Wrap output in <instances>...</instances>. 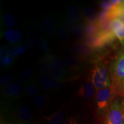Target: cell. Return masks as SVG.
Listing matches in <instances>:
<instances>
[{
    "label": "cell",
    "mask_w": 124,
    "mask_h": 124,
    "mask_svg": "<svg viewBox=\"0 0 124 124\" xmlns=\"http://www.w3.org/2000/svg\"><path fill=\"white\" fill-rule=\"evenodd\" d=\"M64 117V113L59 111L46 117V119L50 124H62Z\"/></svg>",
    "instance_id": "cell-19"
},
{
    "label": "cell",
    "mask_w": 124,
    "mask_h": 124,
    "mask_svg": "<svg viewBox=\"0 0 124 124\" xmlns=\"http://www.w3.org/2000/svg\"><path fill=\"white\" fill-rule=\"evenodd\" d=\"M18 117L21 123L27 124L32 117L30 110L25 105H21L18 108Z\"/></svg>",
    "instance_id": "cell-14"
},
{
    "label": "cell",
    "mask_w": 124,
    "mask_h": 124,
    "mask_svg": "<svg viewBox=\"0 0 124 124\" xmlns=\"http://www.w3.org/2000/svg\"><path fill=\"white\" fill-rule=\"evenodd\" d=\"M23 89L18 82H13L3 89V96L6 98L19 97L23 94Z\"/></svg>",
    "instance_id": "cell-6"
},
{
    "label": "cell",
    "mask_w": 124,
    "mask_h": 124,
    "mask_svg": "<svg viewBox=\"0 0 124 124\" xmlns=\"http://www.w3.org/2000/svg\"><path fill=\"white\" fill-rule=\"evenodd\" d=\"M62 124H77V122L75 121V120L72 118H70L69 120H67L65 121L64 122H63Z\"/></svg>",
    "instance_id": "cell-31"
},
{
    "label": "cell",
    "mask_w": 124,
    "mask_h": 124,
    "mask_svg": "<svg viewBox=\"0 0 124 124\" xmlns=\"http://www.w3.org/2000/svg\"><path fill=\"white\" fill-rule=\"evenodd\" d=\"M12 80V76L9 74H5L1 78L0 84L1 86H7L10 84Z\"/></svg>",
    "instance_id": "cell-29"
},
{
    "label": "cell",
    "mask_w": 124,
    "mask_h": 124,
    "mask_svg": "<svg viewBox=\"0 0 124 124\" xmlns=\"http://www.w3.org/2000/svg\"><path fill=\"white\" fill-rule=\"evenodd\" d=\"M1 124H20L18 123H17V122H4L2 123H1Z\"/></svg>",
    "instance_id": "cell-32"
},
{
    "label": "cell",
    "mask_w": 124,
    "mask_h": 124,
    "mask_svg": "<svg viewBox=\"0 0 124 124\" xmlns=\"http://www.w3.org/2000/svg\"><path fill=\"white\" fill-rule=\"evenodd\" d=\"M39 82L41 86L46 90H51L55 87L56 80L49 76H41L39 78Z\"/></svg>",
    "instance_id": "cell-16"
},
{
    "label": "cell",
    "mask_w": 124,
    "mask_h": 124,
    "mask_svg": "<svg viewBox=\"0 0 124 124\" xmlns=\"http://www.w3.org/2000/svg\"><path fill=\"white\" fill-rule=\"evenodd\" d=\"M111 31L124 47V23L119 18L111 20Z\"/></svg>",
    "instance_id": "cell-7"
},
{
    "label": "cell",
    "mask_w": 124,
    "mask_h": 124,
    "mask_svg": "<svg viewBox=\"0 0 124 124\" xmlns=\"http://www.w3.org/2000/svg\"><path fill=\"white\" fill-rule=\"evenodd\" d=\"M41 27L43 32L46 35L51 36L55 32L56 25L53 17L48 16L43 19L41 21Z\"/></svg>",
    "instance_id": "cell-9"
},
{
    "label": "cell",
    "mask_w": 124,
    "mask_h": 124,
    "mask_svg": "<svg viewBox=\"0 0 124 124\" xmlns=\"http://www.w3.org/2000/svg\"><path fill=\"white\" fill-rule=\"evenodd\" d=\"M33 75L32 70L29 67H26L21 71L20 75V79L23 83H26L28 82Z\"/></svg>",
    "instance_id": "cell-23"
},
{
    "label": "cell",
    "mask_w": 124,
    "mask_h": 124,
    "mask_svg": "<svg viewBox=\"0 0 124 124\" xmlns=\"http://www.w3.org/2000/svg\"><path fill=\"white\" fill-rule=\"evenodd\" d=\"M51 57L52 55H46L40 62V70L44 75L50 76L51 74Z\"/></svg>",
    "instance_id": "cell-13"
},
{
    "label": "cell",
    "mask_w": 124,
    "mask_h": 124,
    "mask_svg": "<svg viewBox=\"0 0 124 124\" xmlns=\"http://www.w3.org/2000/svg\"><path fill=\"white\" fill-rule=\"evenodd\" d=\"M84 15L87 23H95L98 22L97 13L95 9L92 7H87L84 10Z\"/></svg>",
    "instance_id": "cell-17"
},
{
    "label": "cell",
    "mask_w": 124,
    "mask_h": 124,
    "mask_svg": "<svg viewBox=\"0 0 124 124\" xmlns=\"http://www.w3.org/2000/svg\"><path fill=\"white\" fill-rule=\"evenodd\" d=\"M25 50V48L24 46H20L12 48L10 51V53H9V54L11 55L13 58H16V57L22 55L23 54H24Z\"/></svg>",
    "instance_id": "cell-26"
},
{
    "label": "cell",
    "mask_w": 124,
    "mask_h": 124,
    "mask_svg": "<svg viewBox=\"0 0 124 124\" xmlns=\"http://www.w3.org/2000/svg\"><path fill=\"white\" fill-rule=\"evenodd\" d=\"M83 29L86 36L97 35L101 31L98 21L95 23H86L83 27Z\"/></svg>",
    "instance_id": "cell-15"
},
{
    "label": "cell",
    "mask_w": 124,
    "mask_h": 124,
    "mask_svg": "<svg viewBox=\"0 0 124 124\" xmlns=\"http://www.w3.org/2000/svg\"><path fill=\"white\" fill-rule=\"evenodd\" d=\"M51 76L55 80L60 81L65 75L64 64L60 60L57 59L52 55L51 57Z\"/></svg>",
    "instance_id": "cell-5"
},
{
    "label": "cell",
    "mask_w": 124,
    "mask_h": 124,
    "mask_svg": "<svg viewBox=\"0 0 124 124\" xmlns=\"http://www.w3.org/2000/svg\"><path fill=\"white\" fill-rule=\"evenodd\" d=\"M91 81L97 90L108 87L111 85L109 72L106 64L102 61H98L91 71Z\"/></svg>",
    "instance_id": "cell-3"
},
{
    "label": "cell",
    "mask_w": 124,
    "mask_h": 124,
    "mask_svg": "<svg viewBox=\"0 0 124 124\" xmlns=\"http://www.w3.org/2000/svg\"><path fill=\"white\" fill-rule=\"evenodd\" d=\"M103 124H124V100L116 98L105 117Z\"/></svg>",
    "instance_id": "cell-4"
},
{
    "label": "cell",
    "mask_w": 124,
    "mask_h": 124,
    "mask_svg": "<svg viewBox=\"0 0 124 124\" xmlns=\"http://www.w3.org/2000/svg\"><path fill=\"white\" fill-rule=\"evenodd\" d=\"M57 36L60 41H65L69 38V33L67 29L64 27H60L57 32Z\"/></svg>",
    "instance_id": "cell-27"
},
{
    "label": "cell",
    "mask_w": 124,
    "mask_h": 124,
    "mask_svg": "<svg viewBox=\"0 0 124 124\" xmlns=\"http://www.w3.org/2000/svg\"><path fill=\"white\" fill-rule=\"evenodd\" d=\"M71 35L76 39H81L85 35L84 29L81 26L79 25H75L72 27L71 30Z\"/></svg>",
    "instance_id": "cell-21"
},
{
    "label": "cell",
    "mask_w": 124,
    "mask_h": 124,
    "mask_svg": "<svg viewBox=\"0 0 124 124\" xmlns=\"http://www.w3.org/2000/svg\"><path fill=\"white\" fill-rule=\"evenodd\" d=\"M67 15L69 19L74 22L78 21L81 17L80 10L75 6H71L69 8L67 12Z\"/></svg>",
    "instance_id": "cell-18"
},
{
    "label": "cell",
    "mask_w": 124,
    "mask_h": 124,
    "mask_svg": "<svg viewBox=\"0 0 124 124\" xmlns=\"http://www.w3.org/2000/svg\"><path fill=\"white\" fill-rule=\"evenodd\" d=\"M83 41L94 49L101 48L105 43L102 39L98 35L86 36L83 39Z\"/></svg>",
    "instance_id": "cell-11"
},
{
    "label": "cell",
    "mask_w": 124,
    "mask_h": 124,
    "mask_svg": "<svg viewBox=\"0 0 124 124\" xmlns=\"http://www.w3.org/2000/svg\"><path fill=\"white\" fill-rule=\"evenodd\" d=\"M117 91L111 84L110 87L97 91L94 97L96 111L99 116H106L110 107L117 98Z\"/></svg>",
    "instance_id": "cell-2"
},
{
    "label": "cell",
    "mask_w": 124,
    "mask_h": 124,
    "mask_svg": "<svg viewBox=\"0 0 124 124\" xmlns=\"http://www.w3.org/2000/svg\"><path fill=\"white\" fill-rule=\"evenodd\" d=\"M4 22L8 27L14 28L17 25V21L16 18L11 14L7 13L4 17Z\"/></svg>",
    "instance_id": "cell-22"
},
{
    "label": "cell",
    "mask_w": 124,
    "mask_h": 124,
    "mask_svg": "<svg viewBox=\"0 0 124 124\" xmlns=\"http://www.w3.org/2000/svg\"><path fill=\"white\" fill-rule=\"evenodd\" d=\"M40 49L43 52H46L48 51L49 43L46 38H42L40 40Z\"/></svg>",
    "instance_id": "cell-30"
},
{
    "label": "cell",
    "mask_w": 124,
    "mask_h": 124,
    "mask_svg": "<svg viewBox=\"0 0 124 124\" xmlns=\"http://www.w3.org/2000/svg\"><path fill=\"white\" fill-rule=\"evenodd\" d=\"M5 36L8 41L13 44L21 43L24 39V35L21 31L14 29H10L6 31Z\"/></svg>",
    "instance_id": "cell-10"
},
{
    "label": "cell",
    "mask_w": 124,
    "mask_h": 124,
    "mask_svg": "<svg viewBox=\"0 0 124 124\" xmlns=\"http://www.w3.org/2000/svg\"><path fill=\"white\" fill-rule=\"evenodd\" d=\"M1 64H2L3 66L7 67L11 66L12 63H13V58L9 54H8V55L7 54V55L4 57V58L2 60H1Z\"/></svg>",
    "instance_id": "cell-28"
},
{
    "label": "cell",
    "mask_w": 124,
    "mask_h": 124,
    "mask_svg": "<svg viewBox=\"0 0 124 124\" xmlns=\"http://www.w3.org/2000/svg\"><path fill=\"white\" fill-rule=\"evenodd\" d=\"M40 87L38 85L35 83H32L27 86L26 88V94L29 96H34L38 95L40 91Z\"/></svg>",
    "instance_id": "cell-25"
},
{
    "label": "cell",
    "mask_w": 124,
    "mask_h": 124,
    "mask_svg": "<svg viewBox=\"0 0 124 124\" xmlns=\"http://www.w3.org/2000/svg\"><path fill=\"white\" fill-rule=\"evenodd\" d=\"M63 64L66 67L71 69H77L79 67L80 62L79 59L75 57H67L63 60Z\"/></svg>",
    "instance_id": "cell-20"
},
{
    "label": "cell",
    "mask_w": 124,
    "mask_h": 124,
    "mask_svg": "<svg viewBox=\"0 0 124 124\" xmlns=\"http://www.w3.org/2000/svg\"><path fill=\"white\" fill-rule=\"evenodd\" d=\"M33 102L37 108H42L46 105L47 99L42 94H38L33 98Z\"/></svg>",
    "instance_id": "cell-24"
},
{
    "label": "cell",
    "mask_w": 124,
    "mask_h": 124,
    "mask_svg": "<svg viewBox=\"0 0 124 124\" xmlns=\"http://www.w3.org/2000/svg\"><path fill=\"white\" fill-rule=\"evenodd\" d=\"M94 49L85 43H82L77 46V52L80 57L83 58H90L94 56Z\"/></svg>",
    "instance_id": "cell-12"
},
{
    "label": "cell",
    "mask_w": 124,
    "mask_h": 124,
    "mask_svg": "<svg viewBox=\"0 0 124 124\" xmlns=\"http://www.w3.org/2000/svg\"><path fill=\"white\" fill-rule=\"evenodd\" d=\"M109 74L118 95L124 94V53H121L110 63Z\"/></svg>",
    "instance_id": "cell-1"
},
{
    "label": "cell",
    "mask_w": 124,
    "mask_h": 124,
    "mask_svg": "<svg viewBox=\"0 0 124 124\" xmlns=\"http://www.w3.org/2000/svg\"><path fill=\"white\" fill-rule=\"evenodd\" d=\"M97 90L91 81L86 82L80 87L78 91V95L87 100H92L95 97Z\"/></svg>",
    "instance_id": "cell-8"
}]
</instances>
